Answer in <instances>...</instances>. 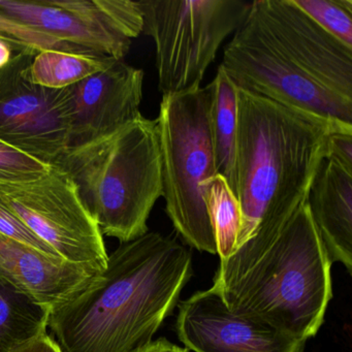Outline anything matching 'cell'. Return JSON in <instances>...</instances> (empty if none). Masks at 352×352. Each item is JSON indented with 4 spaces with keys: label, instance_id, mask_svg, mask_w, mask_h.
<instances>
[{
    "label": "cell",
    "instance_id": "9a60e30c",
    "mask_svg": "<svg viewBox=\"0 0 352 352\" xmlns=\"http://www.w3.org/2000/svg\"><path fill=\"white\" fill-rule=\"evenodd\" d=\"M209 86L211 90L210 129L213 141L216 170L218 175L228 181L236 195L239 88L221 65L218 67L217 74Z\"/></svg>",
    "mask_w": 352,
    "mask_h": 352
},
{
    "label": "cell",
    "instance_id": "e0dca14e",
    "mask_svg": "<svg viewBox=\"0 0 352 352\" xmlns=\"http://www.w3.org/2000/svg\"><path fill=\"white\" fill-rule=\"evenodd\" d=\"M114 60L104 55L41 51L30 65V77L36 85L63 89L104 71Z\"/></svg>",
    "mask_w": 352,
    "mask_h": 352
},
{
    "label": "cell",
    "instance_id": "7a4b0ae2",
    "mask_svg": "<svg viewBox=\"0 0 352 352\" xmlns=\"http://www.w3.org/2000/svg\"><path fill=\"white\" fill-rule=\"evenodd\" d=\"M192 275V256L160 232L121 244L106 269L49 316L63 352H135L153 341Z\"/></svg>",
    "mask_w": 352,
    "mask_h": 352
},
{
    "label": "cell",
    "instance_id": "d4e9b609",
    "mask_svg": "<svg viewBox=\"0 0 352 352\" xmlns=\"http://www.w3.org/2000/svg\"><path fill=\"white\" fill-rule=\"evenodd\" d=\"M15 51L19 52L13 45L0 38V69H3L11 61Z\"/></svg>",
    "mask_w": 352,
    "mask_h": 352
},
{
    "label": "cell",
    "instance_id": "9c48e42d",
    "mask_svg": "<svg viewBox=\"0 0 352 352\" xmlns=\"http://www.w3.org/2000/svg\"><path fill=\"white\" fill-rule=\"evenodd\" d=\"M38 51L15 52L0 69V140L53 166L69 148L71 92L30 80Z\"/></svg>",
    "mask_w": 352,
    "mask_h": 352
},
{
    "label": "cell",
    "instance_id": "ba28073f",
    "mask_svg": "<svg viewBox=\"0 0 352 352\" xmlns=\"http://www.w3.org/2000/svg\"><path fill=\"white\" fill-rule=\"evenodd\" d=\"M0 197L57 255L94 274L106 269L102 232L65 172L52 166L38 180L0 185Z\"/></svg>",
    "mask_w": 352,
    "mask_h": 352
},
{
    "label": "cell",
    "instance_id": "cb8c5ba5",
    "mask_svg": "<svg viewBox=\"0 0 352 352\" xmlns=\"http://www.w3.org/2000/svg\"><path fill=\"white\" fill-rule=\"evenodd\" d=\"M135 352H189L186 348L180 347L170 343L166 338H160L156 341H152L149 345L137 350Z\"/></svg>",
    "mask_w": 352,
    "mask_h": 352
},
{
    "label": "cell",
    "instance_id": "ac0fdd59",
    "mask_svg": "<svg viewBox=\"0 0 352 352\" xmlns=\"http://www.w3.org/2000/svg\"><path fill=\"white\" fill-rule=\"evenodd\" d=\"M204 190L217 254L220 259L228 258L236 250L242 224L240 203L228 181L220 175L208 180Z\"/></svg>",
    "mask_w": 352,
    "mask_h": 352
},
{
    "label": "cell",
    "instance_id": "603a6c76",
    "mask_svg": "<svg viewBox=\"0 0 352 352\" xmlns=\"http://www.w3.org/2000/svg\"><path fill=\"white\" fill-rule=\"evenodd\" d=\"M10 352H63L54 338L45 333L22 345L18 346Z\"/></svg>",
    "mask_w": 352,
    "mask_h": 352
},
{
    "label": "cell",
    "instance_id": "7c38bea8",
    "mask_svg": "<svg viewBox=\"0 0 352 352\" xmlns=\"http://www.w3.org/2000/svg\"><path fill=\"white\" fill-rule=\"evenodd\" d=\"M0 15L24 28L123 60L133 41L69 7L67 0H0Z\"/></svg>",
    "mask_w": 352,
    "mask_h": 352
},
{
    "label": "cell",
    "instance_id": "5bb4252c",
    "mask_svg": "<svg viewBox=\"0 0 352 352\" xmlns=\"http://www.w3.org/2000/svg\"><path fill=\"white\" fill-rule=\"evenodd\" d=\"M331 263L352 273V170L324 158L307 197Z\"/></svg>",
    "mask_w": 352,
    "mask_h": 352
},
{
    "label": "cell",
    "instance_id": "7402d4cb",
    "mask_svg": "<svg viewBox=\"0 0 352 352\" xmlns=\"http://www.w3.org/2000/svg\"><path fill=\"white\" fill-rule=\"evenodd\" d=\"M352 170V133L335 131L327 138V156Z\"/></svg>",
    "mask_w": 352,
    "mask_h": 352
},
{
    "label": "cell",
    "instance_id": "30bf717a",
    "mask_svg": "<svg viewBox=\"0 0 352 352\" xmlns=\"http://www.w3.org/2000/svg\"><path fill=\"white\" fill-rule=\"evenodd\" d=\"M178 338L195 352H304L306 342L232 312L213 289L178 304Z\"/></svg>",
    "mask_w": 352,
    "mask_h": 352
},
{
    "label": "cell",
    "instance_id": "52a82bcc",
    "mask_svg": "<svg viewBox=\"0 0 352 352\" xmlns=\"http://www.w3.org/2000/svg\"><path fill=\"white\" fill-rule=\"evenodd\" d=\"M143 34L155 45L162 96L201 88L222 43L248 12L244 0H141Z\"/></svg>",
    "mask_w": 352,
    "mask_h": 352
},
{
    "label": "cell",
    "instance_id": "44dd1931",
    "mask_svg": "<svg viewBox=\"0 0 352 352\" xmlns=\"http://www.w3.org/2000/svg\"><path fill=\"white\" fill-rule=\"evenodd\" d=\"M0 234L30 245L48 254L57 255L46 243L36 236L28 226L8 207L0 197ZM59 256V255H58Z\"/></svg>",
    "mask_w": 352,
    "mask_h": 352
},
{
    "label": "cell",
    "instance_id": "6da1fadb",
    "mask_svg": "<svg viewBox=\"0 0 352 352\" xmlns=\"http://www.w3.org/2000/svg\"><path fill=\"white\" fill-rule=\"evenodd\" d=\"M239 89L352 126V49L292 0H254L224 47Z\"/></svg>",
    "mask_w": 352,
    "mask_h": 352
},
{
    "label": "cell",
    "instance_id": "3957f363",
    "mask_svg": "<svg viewBox=\"0 0 352 352\" xmlns=\"http://www.w3.org/2000/svg\"><path fill=\"white\" fill-rule=\"evenodd\" d=\"M331 263L306 201L220 259L212 288L232 312L307 341L333 298Z\"/></svg>",
    "mask_w": 352,
    "mask_h": 352
},
{
    "label": "cell",
    "instance_id": "8fae6325",
    "mask_svg": "<svg viewBox=\"0 0 352 352\" xmlns=\"http://www.w3.org/2000/svg\"><path fill=\"white\" fill-rule=\"evenodd\" d=\"M144 72L114 60L71 86L69 148L109 137L142 116Z\"/></svg>",
    "mask_w": 352,
    "mask_h": 352
},
{
    "label": "cell",
    "instance_id": "5b68a950",
    "mask_svg": "<svg viewBox=\"0 0 352 352\" xmlns=\"http://www.w3.org/2000/svg\"><path fill=\"white\" fill-rule=\"evenodd\" d=\"M53 166L72 179L102 236L124 244L149 232L164 195L156 120L142 115L109 137L69 148Z\"/></svg>",
    "mask_w": 352,
    "mask_h": 352
},
{
    "label": "cell",
    "instance_id": "d6986e66",
    "mask_svg": "<svg viewBox=\"0 0 352 352\" xmlns=\"http://www.w3.org/2000/svg\"><path fill=\"white\" fill-rule=\"evenodd\" d=\"M315 23L352 49V0H292Z\"/></svg>",
    "mask_w": 352,
    "mask_h": 352
},
{
    "label": "cell",
    "instance_id": "8992f818",
    "mask_svg": "<svg viewBox=\"0 0 352 352\" xmlns=\"http://www.w3.org/2000/svg\"><path fill=\"white\" fill-rule=\"evenodd\" d=\"M210 86L162 96L156 119L162 197L177 234L191 248L217 254L205 185L217 174L210 129Z\"/></svg>",
    "mask_w": 352,
    "mask_h": 352
},
{
    "label": "cell",
    "instance_id": "277c9868",
    "mask_svg": "<svg viewBox=\"0 0 352 352\" xmlns=\"http://www.w3.org/2000/svg\"><path fill=\"white\" fill-rule=\"evenodd\" d=\"M335 131L352 133V126L238 90L236 195L242 224L236 249L259 228L287 221L307 201Z\"/></svg>",
    "mask_w": 352,
    "mask_h": 352
},
{
    "label": "cell",
    "instance_id": "2e32d148",
    "mask_svg": "<svg viewBox=\"0 0 352 352\" xmlns=\"http://www.w3.org/2000/svg\"><path fill=\"white\" fill-rule=\"evenodd\" d=\"M50 309L0 276V352L47 333Z\"/></svg>",
    "mask_w": 352,
    "mask_h": 352
},
{
    "label": "cell",
    "instance_id": "484cf974",
    "mask_svg": "<svg viewBox=\"0 0 352 352\" xmlns=\"http://www.w3.org/2000/svg\"><path fill=\"white\" fill-rule=\"evenodd\" d=\"M0 38H1V40L6 41L5 38H3V36H0ZM6 42H8V41H6ZM8 43H9V42H8ZM16 49H17V48H16ZM17 50H18V49H17Z\"/></svg>",
    "mask_w": 352,
    "mask_h": 352
},
{
    "label": "cell",
    "instance_id": "4fadbf2b",
    "mask_svg": "<svg viewBox=\"0 0 352 352\" xmlns=\"http://www.w3.org/2000/svg\"><path fill=\"white\" fill-rule=\"evenodd\" d=\"M98 274L0 234V276L52 310Z\"/></svg>",
    "mask_w": 352,
    "mask_h": 352
},
{
    "label": "cell",
    "instance_id": "ffe728a7",
    "mask_svg": "<svg viewBox=\"0 0 352 352\" xmlns=\"http://www.w3.org/2000/svg\"><path fill=\"white\" fill-rule=\"evenodd\" d=\"M51 168L0 140V185L38 180L46 176Z\"/></svg>",
    "mask_w": 352,
    "mask_h": 352
}]
</instances>
